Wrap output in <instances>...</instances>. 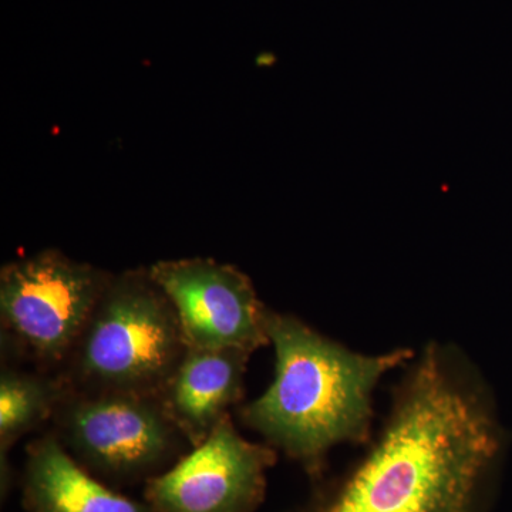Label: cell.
<instances>
[{"label": "cell", "mask_w": 512, "mask_h": 512, "mask_svg": "<svg viewBox=\"0 0 512 512\" xmlns=\"http://www.w3.org/2000/svg\"><path fill=\"white\" fill-rule=\"evenodd\" d=\"M497 447L483 407L427 353L372 453L313 512H468Z\"/></svg>", "instance_id": "6da1fadb"}, {"label": "cell", "mask_w": 512, "mask_h": 512, "mask_svg": "<svg viewBox=\"0 0 512 512\" xmlns=\"http://www.w3.org/2000/svg\"><path fill=\"white\" fill-rule=\"evenodd\" d=\"M268 336L275 348L274 382L239 406L238 416L312 474L336 444L367 439L377 382L412 357L410 350L349 352L295 316L271 309Z\"/></svg>", "instance_id": "7a4b0ae2"}, {"label": "cell", "mask_w": 512, "mask_h": 512, "mask_svg": "<svg viewBox=\"0 0 512 512\" xmlns=\"http://www.w3.org/2000/svg\"><path fill=\"white\" fill-rule=\"evenodd\" d=\"M187 345L173 303L148 268L111 274L59 375L83 392L156 396Z\"/></svg>", "instance_id": "3957f363"}, {"label": "cell", "mask_w": 512, "mask_h": 512, "mask_svg": "<svg viewBox=\"0 0 512 512\" xmlns=\"http://www.w3.org/2000/svg\"><path fill=\"white\" fill-rule=\"evenodd\" d=\"M110 272L45 249L0 271L2 362L59 373Z\"/></svg>", "instance_id": "277c9868"}, {"label": "cell", "mask_w": 512, "mask_h": 512, "mask_svg": "<svg viewBox=\"0 0 512 512\" xmlns=\"http://www.w3.org/2000/svg\"><path fill=\"white\" fill-rule=\"evenodd\" d=\"M50 426L74 460L109 480H150L191 448L158 397L144 394L67 386Z\"/></svg>", "instance_id": "5b68a950"}, {"label": "cell", "mask_w": 512, "mask_h": 512, "mask_svg": "<svg viewBox=\"0 0 512 512\" xmlns=\"http://www.w3.org/2000/svg\"><path fill=\"white\" fill-rule=\"evenodd\" d=\"M148 269L173 303L187 348L254 353L271 343L269 309L237 266L198 256L165 259Z\"/></svg>", "instance_id": "8992f818"}, {"label": "cell", "mask_w": 512, "mask_h": 512, "mask_svg": "<svg viewBox=\"0 0 512 512\" xmlns=\"http://www.w3.org/2000/svg\"><path fill=\"white\" fill-rule=\"evenodd\" d=\"M272 446L242 437L232 416L163 473L147 480L153 512H255L265 498Z\"/></svg>", "instance_id": "52a82bcc"}, {"label": "cell", "mask_w": 512, "mask_h": 512, "mask_svg": "<svg viewBox=\"0 0 512 512\" xmlns=\"http://www.w3.org/2000/svg\"><path fill=\"white\" fill-rule=\"evenodd\" d=\"M251 355L241 349L185 350L158 400L191 447L207 439L242 402Z\"/></svg>", "instance_id": "ba28073f"}, {"label": "cell", "mask_w": 512, "mask_h": 512, "mask_svg": "<svg viewBox=\"0 0 512 512\" xmlns=\"http://www.w3.org/2000/svg\"><path fill=\"white\" fill-rule=\"evenodd\" d=\"M23 505L28 512H153L107 487L50 430L26 447Z\"/></svg>", "instance_id": "9c48e42d"}, {"label": "cell", "mask_w": 512, "mask_h": 512, "mask_svg": "<svg viewBox=\"0 0 512 512\" xmlns=\"http://www.w3.org/2000/svg\"><path fill=\"white\" fill-rule=\"evenodd\" d=\"M67 384L59 373L2 362L0 370V468L2 493L9 488V453L26 434L50 423Z\"/></svg>", "instance_id": "30bf717a"}]
</instances>
